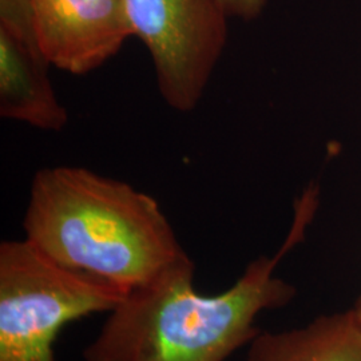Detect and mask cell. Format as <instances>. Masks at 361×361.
Listing matches in <instances>:
<instances>
[{
	"instance_id": "6da1fadb",
	"label": "cell",
	"mask_w": 361,
	"mask_h": 361,
	"mask_svg": "<svg viewBox=\"0 0 361 361\" xmlns=\"http://www.w3.org/2000/svg\"><path fill=\"white\" fill-rule=\"evenodd\" d=\"M317 202L319 189L310 186L297 201L292 229L279 252L250 262L222 293L205 296L194 289L192 258L128 293L83 349V361L228 360L258 335L259 313L284 308L296 296L295 285L277 277L276 269L304 238Z\"/></svg>"
},
{
	"instance_id": "7a4b0ae2",
	"label": "cell",
	"mask_w": 361,
	"mask_h": 361,
	"mask_svg": "<svg viewBox=\"0 0 361 361\" xmlns=\"http://www.w3.org/2000/svg\"><path fill=\"white\" fill-rule=\"evenodd\" d=\"M23 229L27 241L58 264L126 295L190 258L155 198L78 166L39 170Z\"/></svg>"
},
{
	"instance_id": "3957f363",
	"label": "cell",
	"mask_w": 361,
	"mask_h": 361,
	"mask_svg": "<svg viewBox=\"0 0 361 361\" xmlns=\"http://www.w3.org/2000/svg\"><path fill=\"white\" fill-rule=\"evenodd\" d=\"M126 293L58 264L25 240L0 244V361H56L68 323L111 312Z\"/></svg>"
},
{
	"instance_id": "277c9868",
	"label": "cell",
	"mask_w": 361,
	"mask_h": 361,
	"mask_svg": "<svg viewBox=\"0 0 361 361\" xmlns=\"http://www.w3.org/2000/svg\"><path fill=\"white\" fill-rule=\"evenodd\" d=\"M133 37L146 46L165 104H200L224 54L229 18L219 0H123Z\"/></svg>"
},
{
	"instance_id": "5b68a950",
	"label": "cell",
	"mask_w": 361,
	"mask_h": 361,
	"mask_svg": "<svg viewBox=\"0 0 361 361\" xmlns=\"http://www.w3.org/2000/svg\"><path fill=\"white\" fill-rule=\"evenodd\" d=\"M39 50L73 75L99 68L133 37L123 0H31Z\"/></svg>"
},
{
	"instance_id": "8992f818",
	"label": "cell",
	"mask_w": 361,
	"mask_h": 361,
	"mask_svg": "<svg viewBox=\"0 0 361 361\" xmlns=\"http://www.w3.org/2000/svg\"><path fill=\"white\" fill-rule=\"evenodd\" d=\"M245 361H361V323L349 310L281 332H258Z\"/></svg>"
},
{
	"instance_id": "52a82bcc",
	"label": "cell",
	"mask_w": 361,
	"mask_h": 361,
	"mask_svg": "<svg viewBox=\"0 0 361 361\" xmlns=\"http://www.w3.org/2000/svg\"><path fill=\"white\" fill-rule=\"evenodd\" d=\"M0 34L39 50L31 0H0Z\"/></svg>"
},
{
	"instance_id": "ba28073f",
	"label": "cell",
	"mask_w": 361,
	"mask_h": 361,
	"mask_svg": "<svg viewBox=\"0 0 361 361\" xmlns=\"http://www.w3.org/2000/svg\"><path fill=\"white\" fill-rule=\"evenodd\" d=\"M224 11L231 18L252 20L258 18L267 6V0H219Z\"/></svg>"
},
{
	"instance_id": "9c48e42d",
	"label": "cell",
	"mask_w": 361,
	"mask_h": 361,
	"mask_svg": "<svg viewBox=\"0 0 361 361\" xmlns=\"http://www.w3.org/2000/svg\"><path fill=\"white\" fill-rule=\"evenodd\" d=\"M352 310H355V313H356V316H357V319L361 323V296L357 298V301H356V304Z\"/></svg>"
}]
</instances>
